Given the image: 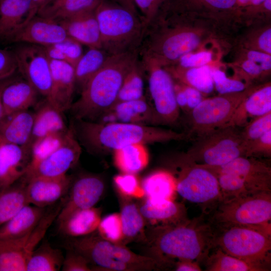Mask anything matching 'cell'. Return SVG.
Returning <instances> with one entry per match:
<instances>
[{
	"mask_svg": "<svg viewBox=\"0 0 271 271\" xmlns=\"http://www.w3.org/2000/svg\"><path fill=\"white\" fill-rule=\"evenodd\" d=\"M208 271H266L269 270L261 264L244 260L229 255L220 248L214 247L205 260Z\"/></svg>",
	"mask_w": 271,
	"mask_h": 271,
	"instance_id": "obj_40",
	"label": "cell"
},
{
	"mask_svg": "<svg viewBox=\"0 0 271 271\" xmlns=\"http://www.w3.org/2000/svg\"><path fill=\"white\" fill-rule=\"evenodd\" d=\"M144 72L142 61L139 56L124 78L116 102L135 100L145 97Z\"/></svg>",
	"mask_w": 271,
	"mask_h": 271,
	"instance_id": "obj_43",
	"label": "cell"
},
{
	"mask_svg": "<svg viewBox=\"0 0 271 271\" xmlns=\"http://www.w3.org/2000/svg\"><path fill=\"white\" fill-rule=\"evenodd\" d=\"M98 234L110 242L123 244V235L119 213H113L101 218L97 229Z\"/></svg>",
	"mask_w": 271,
	"mask_h": 271,
	"instance_id": "obj_47",
	"label": "cell"
},
{
	"mask_svg": "<svg viewBox=\"0 0 271 271\" xmlns=\"http://www.w3.org/2000/svg\"><path fill=\"white\" fill-rule=\"evenodd\" d=\"M228 51L222 47L217 46L200 49L182 56L172 66L188 68L205 65L217 66L223 55Z\"/></svg>",
	"mask_w": 271,
	"mask_h": 271,
	"instance_id": "obj_44",
	"label": "cell"
},
{
	"mask_svg": "<svg viewBox=\"0 0 271 271\" xmlns=\"http://www.w3.org/2000/svg\"><path fill=\"white\" fill-rule=\"evenodd\" d=\"M139 209L151 229L177 225L189 220L185 206L174 200L146 198Z\"/></svg>",
	"mask_w": 271,
	"mask_h": 271,
	"instance_id": "obj_20",
	"label": "cell"
},
{
	"mask_svg": "<svg viewBox=\"0 0 271 271\" xmlns=\"http://www.w3.org/2000/svg\"><path fill=\"white\" fill-rule=\"evenodd\" d=\"M149 244L152 255L163 268L173 265V260L204 262L214 247V231L202 216L177 225L151 229Z\"/></svg>",
	"mask_w": 271,
	"mask_h": 271,
	"instance_id": "obj_2",
	"label": "cell"
},
{
	"mask_svg": "<svg viewBox=\"0 0 271 271\" xmlns=\"http://www.w3.org/2000/svg\"><path fill=\"white\" fill-rule=\"evenodd\" d=\"M35 16L31 0H0V40L10 42Z\"/></svg>",
	"mask_w": 271,
	"mask_h": 271,
	"instance_id": "obj_25",
	"label": "cell"
},
{
	"mask_svg": "<svg viewBox=\"0 0 271 271\" xmlns=\"http://www.w3.org/2000/svg\"><path fill=\"white\" fill-rule=\"evenodd\" d=\"M52 88L46 98L62 112L69 110L76 88L74 68L62 61L50 60Z\"/></svg>",
	"mask_w": 271,
	"mask_h": 271,
	"instance_id": "obj_24",
	"label": "cell"
},
{
	"mask_svg": "<svg viewBox=\"0 0 271 271\" xmlns=\"http://www.w3.org/2000/svg\"><path fill=\"white\" fill-rule=\"evenodd\" d=\"M100 208L92 207L77 210L58 222V230L71 238L84 236L97 230L101 219Z\"/></svg>",
	"mask_w": 271,
	"mask_h": 271,
	"instance_id": "obj_28",
	"label": "cell"
},
{
	"mask_svg": "<svg viewBox=\"0 0 271 271\" xmlns=\"http://www.w3.org/2000/svg\"><path fill=\"white\" fill-rule=\"evenodd\" d=\"M170 0H133L140 18L147 27L165 18L168 14Z\"/></svg>",
	"mask_w": 271,
	"mask_h": 271,
	"instance_id": "obj_45",
	"label": "cell"
},
{
	"mask_svg": "<svg viewBox=\"0 0 271 271\" xmlns=\"http://www.w3.org/2000/svg\"><path fill=\"white\" fill-rule=\"evenodd\" d=\"M39 93L26 80L13 79L4 89L2 100L5 115L28 110L34 105Z\"/></svg>",
	"mask_w": 271,
	"mask_h": 271,
	"instance_id": "obj_29",
	"label": "cell"
},
{
	"mask_svg": "<svg viewBox=\"0 0 271 271\" xmlns=\"http://www.w3.org/2000/svg\"><path fill=\"white\" fill-rule=\"evenodd\" d=\"M213 79L214 88L219 94L241 92L251 86L236 77H227L225 72L217 66L213 68Z\"/></svg>",
	"mask_w": 271,
	"mask_h": 271,
	"instance_id": "obj_49",
	"label": "cell"
},
{
	"mask_svg": "<svg viewBox=\"0 0 271 271\" xmlns=\"http://www.w3.org/2000/svg\"><path fill=\"white\" fill-rule=\"evenodd\" d=\"M245 153L242 128L228 126L193 141L192 146L183 155L194 164L216 167L239 157H245Z\"/></svg>",
	"mask_w": 271,
	"mask_h": 271,
	"instance_id": "obj_10",
	"label": "cell"
},
{
	"mask_svg": "<svg viewBox=\"0 0 271 271\" xmlns=\"http://www.w3.org/2000/svg\"><path fill=\"white\" fill-rule=\"evenodd\" d=\"M270 156L271 129L249 143L246 147L245 153L246 157H270Z\"/></svg>",
	"mask_w": 271,
	"mask_h": 271,
	"instance_id": "obj_51",
	"label": "cell"
},
{
	"mask_svg": "<svg viewBox=\"0 0 271 271\" xmlns=\"http://www.w3.org/2000/svg\"><path fill=\"white\" fill-rule=\"evenodd\" d=\"M115 188L123 198H141L145 194L136 174L121 173L113 177Z\"/></svg>",
	"mask_w": 271,
	"mask_h": 271,
	"instance_id": "obj_48",
	"label": "cell"
},
{
	"mask_svg": "<svg viewBox=\"0 0 271 271\" xmlns=\"http://www.w3.org/2000/svg\"><path fill=\"white\" fill-rule=\"evenodd\" d=\"M18 70L29 83L45 98L52 88L50 60L43 46L29 44L13 51Z\"/></svg>",
	"mask_w": 271,
	"mask_h": 271,
	"instance_id": "obj_15",
	"label": "cell"
},
{
	"mask_svg": "<svg viewBox=\"0 0 271 271\" xmlns=\"http://www.w3.org/2000/svg\"><path fill=\"white\" fill-rule=\"evenodd\" d=\"M234 57L244 58L259 64L263 70L270 75L271 55L259 51L241 48H232Z\"/></svg>",
	"mask_w": 271,
	"mask_h": 271,
	"instance_id": "obj_53",
	"label": "cell"
},
{
	"mask_svg": "<svg viewBox=\"0 0 271 271\" xmlns=\"http://www.w3.org/2000/svg\"><path fill=\"white\" fill-rule=\"evenodd\" d=\"M146 198L154 200H174L177 193L176 181L171 171H155L141 182Z\"/></svg>",
	"mask_w": 271,
	"mask_h": 271,
	"instance_id": "obj_35",
	"label": "cell"
},
{
	"mask_svg": "<svg viewBox=\"0 0 271 271\" xmlns=\"http://www.w3.org/2000/svg\"><path fill=\"white\" fill-rule=\"evenodd\" d=\"M64 256L59 249L45 242L32 252L27 262L26 271H57L61 268Z\"/></svg>",
	"mask_w": 271,
	"mask_h": 271,
	"instance_id": "obj_42",
	"label": "cell"
},
{
	"mask_svg": "<svg viewBox=\"0 0 271 271\" xmlns=\"http://www.w3.org/2000/svg\"><path fill=\"white\" fill-rule=\"evenodd\" d=\"M236 37L232 48L259 51L271 55V22L244 27Z\"/></svg>",
	"mask_w": 271,
	"mask_h": 271,
	"instance_id": "obj_36",
	"label": "cell"
},
{
	"mask_svg": "<svg viewBox=\"0 0 271 271\" xmlns=\"http://www.w3.org/2000/svg\"><path fill=\"white\" fill-rule=\"evenodd\" d=\"M31 161V151L0 137V191L23 177Z\"/></svg>",
	"mask_w": 271,
	"mask_h": 271,
	"instance_id": "obj_23",
	"label": "cell"
},
{
	"mask_svg": "<svg viewBox=\"0 0 271 271\" xmlns=\"http://www.w3.org/2000/svg\"><path fill=\"white\" fill-rule=\"evenodd\" d=\"M34 112V121L30 147L32 143L47 134L64 132L68 130L63 116V112L56 108L47 98Z\"/></svg>",
	"mask_w": 271,
	"mask_h": 271,
	"instance_id": "obj_30",
	"label": "cell"
},
{
	"mask_svg": "<svg viewBox=\"0 0 271 271\" xmlns=\"http://www.w3.org/2000/svg\"><path fill=\"white\" fill-rule=\"evenodd\" d=\"M181 84L187 100L186 107L184 112L189 113L204 99L203 98L204 95L196 89Z\"/></svg>",
	"mask_w": 271,
	"mask_h": 271,
	"instance_id": "obj_56",
	"label": "cell"
},
{
	"mask_svg": "<svg viewBox=\"0 0 271 271\" xmlns=\"http://www.w3.org/2000/svg\"><path fill=\"white\" fill-rule=\"evenodd\" d=\"M29 233L18 238L0 239V271H26L25 249Z\"/></svg>",
	"mask_w": 271,
	"mask_h": 271,
	"instance_id": "obj_37",
	"label": "cell"
},
{
	"mask_svg": "<svg viewBox=\"0 0 271 271\" xmlns=\"http://www.w3.org/2000/svg\"><path fill=\"white\" fill-rule=\"evenodd\" d=\"M119 213L123 235V244L137 239L146 240L145 220L136 203L123 198Z\"/></svg>",
	"mask_w": 271,
	"mask_h": 271,
	"instance_id": "obj_39",
	"label": "cell"
},
{
	"mask_svg": "<svg viewBox=\"0 0 271 271\" xmlns=\"http://www.w3.org/2000/svg\"><path fill=\"white\" fill-rule=\"evenodd\" d=\"M48 0H31L32 11L34 16H36L39 9Z\"/></svg>",
	"mask_w": 271,
	"mask_h": 271,
	"instance_id": "obj_61",
	"label": "cell"
},
{
	"mask_svg": "<svg viewBox=\"0 0 271 271\" xmlns=\"http://www.w3.org/2000/svg\"><path fill=\"white\" fill-rule=\"evenodd\" d=\"M47 208L28 204L0 226V239H14L29 234L45 213Z\"/></svg>",
	"mask_w": 271,
	"mask_h": 271,
	"instance_id": "obj_31",
	"label": "cell"
},
{
	"mask_svg": "<svg viewBox=\"0 0 271 271\" xmlns=\"http://www.w3.org/2000/svg\"><path fill=\"white\" fill-rule=\"evenodd\" d=\"M240 13L242 11L258 6L265 0H237Z\"/></svg>",
	"mask_w": 271,
	"mask_h": 271,
	"instance_id": "obj_58",
	"label": "cell"
},
{
	"mask_svg": "<svg viewBox=\"0 0 271 271\" xmlns=\"http://www.w3.org/2000/svg\"><path fill=\"white\" fill-rule=\"evenodd\" d=\"M81 154V144L73 127H70L62 143L48 156L28 169L23 178L57 177L67 175V172L77 163Z\"/></svg>",
	"mask_w": 271,
	"mask_h": 271,
	"instance_id": "obj_16",
	"label": "cell"
},
{
	"mask_svg": "<svg viewBox=\"0 0 271 271\" xmlns=\"http://www.w3.org/2000/svg\"><path fill=\"white\" fill-rule=\"evenodd\" d=\"M176 191L180 196L201 207L207 214L222 200L216 175L206 167L194 164L183 155L175 163Z\"/></svg>",
	"mask_w": 271,
	"mask_h": 271,
	"instance_id": "obj_11",
	"label": "cell"
},
{
	"mask_svg": "<svg viewBox=\"0 0 271 271\" xmlns=\"http://www.w3.org/2000/svg\"><path fill=\"white\" fill-rule=\"evenodd\" d=\"M139 50L110 56L80 91L69 109L75 119L97 121L115 103L124 78Z\"/></svg>",
	"mask_w": 271,
	"mask_h": 271,
	"instance_id": "obj_4",
	"label": "cell"
},
{
	"mask_svg": "<svg viewBox=\"0 0 271 271\" xmlns=\"http://www.w3.org/2000/svg\"><path fill=\"white\" fill-rule=\"evenodd\" d=\"M118 5L121 6L132 13L138 15L139 14L134 6L133 0H111Z\"/></svg>",
	"mask_w": 271,
	"mask_h": 271,
	"instance_id": "obj_60",
	"label": "cell"
},
{
	"mask_svg": "<svg viewBox=\"0 0 271 271\" xmlns=\"http://www.w3.org/2000/svg\"><path fill=\"white\" fill-rule=\"evenodd\" d=\"M95 121L159 125L153 107L145 97L135 100L116 102Z\"/></svg>",
	"mask_w": 271,
	"mask_h": 271,
	"instance_id": "obj_22",
	"label": "cell"
},
{
	"mask_svg": "<svg viewBox=\"0 0 271 271\" xmlns=\"http://www.w3.org/2000/svg\"><path fill=\"white\" fill-rule=\"evenodd\" d=\"M61 269L63 271L92 270L90 264L86 258L72 249H70L64 257Z\"/></svg>",
	"mask_w": 271,
	"mask_h": 271,
	"instance_id": "obj_54",
	"label": "cell"
},
{
	"mask_svg": "<svg viewBox=\"0 0 271 271\" xmlns=\"http://www.w3.org/2000/svg\"><path fill=\"white\" fill-rule=\"evenodd\" d=\"M18 70L13 51L0 49V81L9 78Z\"/></svg>",
	"mask_w": 271,
	"mask_h": 271,
	"instance_id": "obj_55",
	"label": "cell"
},
{
	"mask_svg": "<svg viewBox=\"0 0 271 271\" xmlns=\"http://www.w3.org/2000/svg\"><path fill=\"white\" fill-rule=\"evenodd\" d=\"M105 189L103 179L99 176L85 174L72 178L66 199L56 218L57 222L73 212L94 207L102 196Z\"/></svg>",
	"mask_w": 271,
	"mask_h": 271,
	"instance_id": "obj_17",
	"label": "cell"
},
{
	"mask_svg": "<svg viewBox=\"0 0 271 271\" xmlns=\"http://www.w3.org/2000/svg\"><path fill=\"white\" fill-rule=\"evenodd\" d=\"M271 129V112L253 119L242 128L244 143L247 146Z\"/></svg>",
	"mask_w": 271,
	"mask_h": 271,
	"instance_id": "obj_50",
	"label": "cell"
},
{
	"mask_svg": "<svg viewBox=\"0 0 271 271\" xmlns=\"http://www.w3.org/2000/svg\"><path fill=\"white\" fill-rule=\"evenodd\" d=\"M62 52L65 61L75 67L83 53L82 44L68 37L63 41L54 44Z\"/></svg>",
	"mask_w": 271,
	"mask_h": 271,
	"instance_id": "obj_52",
	"label": "cell"
},
{
	"mask_svg": "<svg viewBox=\"0 0 271 271\" xmlns=\"http://www.w3.org/2000/svg\"><path fill=\"white\" fill-rule=\"evenodd\" d=\"M11 77L0 81V121L6 116L2 100V92L5 87L13 80Z\"/></svg>",
	"mask_w": 271,
	"mask_h": 271,
	"instance_id": "obj_59",
	"label": "cell"
},
{
	"mask_svg": "<svg viewBox=\"0 0 271 271\" xmlns=\"http://www.w3.org/2000/svg\"><path fill=\"white\" fill-rule=\"evenodd\" d=\"M234 39L205 20L168 13L147 28L139 48L140 57L166 67L183 55L221 43L232 47Z\"/></svg>",
	"mask_w": 271,
	"mask_h": 271,
	"instance_id": "obj_1",
	"label": "cell"
},
{
	"mask_svg": "<svg viewBox=\"0 0 271 271\" xmlns=\"http://www.w3.org/2000/svg\"><path fill=\"white\" fill-rule=\"evenodd\" d=\"M95 14L101 49L110 56L139 50L146 30L140 16L111 0H102Z\"/></svg>",
	"mask_w": 271,
	"mask_h": 271,
	"instance_id": "obj_5",
	"label": "cell"
},
{
	"mask_svg": "<svg viewBox=\"0 0 271 271\" xmlns=\"http://www.w3.org/2000/svg\"><path fill=\"white\" fill-rule=\"evenodd\" d=\"M76 120L73 126L80 144L97 154L112 152L133 144H154L187 140L186 133L155 125Z\"/></svg>",
	"mask_w": 271,
	"mask_h": 271,
	"instance_id": "obj_3",
	"label": "cell"
},
{
	"mask_svg": "<svg viewBox=\"0 0 271 271\" xmlns=\"http://www.w3.org/2000/svg\"><path fill=\"white\" fill-rule=\"evenodd\" d=\"M23 178L0 191V226L9 221L25 206L29 204Z\"/></svg>",
	"mask_w": 271,
	"mask_h": 271,
	"instance_id": "obj_38",
	"label": "cell"
},
{
	"mask_svg": "<svg viewBox=\"0 0 271 271\" xmlns=\"http://www.w3.org/2000/svg\"><path fill=\"white\" fill-rule=\"evenodd\" d=\"M34 116L29 109L6 115L0 121V137L30 150Z\"/></svg>",
	"mask_w": 271,
	"mask_h": 271,
	"instance_id": "obj_27",
	"label": "cell"
},
{
	"mask_svg": "<svg viewBox=\"0 0 271 271\" xmlns=\"http://www.w3.org/2000/svg\"><path fill=\"white\" fill-rule=\"evenodd\" d=\"M95 10L58 22L64 27L69 37L89 48H101L100 31Z\"/></svg>",
	"mask_w": 271,
	"mask_h": 271,
	"instance_id": "obj_26",
	"label": "cell"
},
{
	"mask_svg": "<svg viewBox=\"0 0 271 271\" xmlns=\"http://www.w3.org/2000/svg\"><path fill=\"white\" fill-rule=\"evenodd\" d=\"M203 166L216 175L222 200L271 191V168L256 158L242 156L220 166Z\"/></svg>",
	"mask_w": 271,
	"mask_h": 271,
	"instance_id": "obj_7",
	"label": "cell"
},
{
	"mask_svg": "<svg viewBox=\"0 0 271 271\" xmlns=\"http://www.w3.org/2000/svg\"><path fill=\"white\" fill-rule=\"evenodd\" d=\"M253 86L241 92L204 98L189 113L187 140L193 141L224 127Z\"/></svg>",
	"mask_w": 271,
	"mask_h": 271,
	"instance_id": "obj_12",
	"label": "cell"
},
{
	"mask_svg": "<svg viewBox=\"0 0 271 271\" xmlns=\"http://www.w3.org/2000/svg\"><path fill=\"white\" fill-rule=\"evenodd\" d=\"M168 13L205 20L234 38L242 29L237 0H170Z\"/></svg>",
	"mask_w": 271,
	"mask_h": 271,
	"instance_id": "obj_13",
	"label": "cell"
},
{
	"mask_svg": "<svg viewBox=\"0 0 271 271\" xmlns=\"http://www.w3.org/2000/svg\"><path fill=\"white\" fill-rule=\"evenodd\" d=\"M271 112L270 81L254 85L239 104L226 126L243 127L253 119Z\"/></svg>",
	"mask_w": 271,
	"mask_h": 271,
	"instance_id": "obj_21",
	"label": "cell"
},
{
	"mask_svg": "<svg viewBox=\"0 0 271 271\" xmlns=\"http://www.w3.org/2000/svg\"><path fill=\"white\" fill-rule=\"evenodd\" d=\"M24 180L26 181V192L29 203L47 208L67 195L72 178L65 175L57 177L33 176Z\"/></svg>",
	"mask_w": 271,
	"mask_h": 271,
	"instance_id": "obj_18",
	"label": "cell"
},
{
	"mask_svg": "<svg viewBox=\"0 0 271 271\" xmlns=\"http://www.w3.org/2000/svg\"><path fill=\"white\" fill-rule=\"evenodd\" d=\"M174 270L177 271H201L200 263L196 261L189 259H178L173 264Z\"/></svg>",
	"mask_w": 271,
	"mask_h": 271,
	"instance_id": "obj_57",
	"label": "cell"
},
{
	"mask_svg": "<svg viewBox=\"0 0 271 271\" xmlns=\"http://www.w3.org/2000/svg\"><path fill=\"white\" fill-rule=\"evenodd\" d=\"M140 59L148 74L152 105L159 125L175 124L180 117V109L176 101L173 78L165 67L151 59Z\"/></svg>",
	"mask_w": 271,
	"mask_h": 271,
	"instance_id": "obj_14",
	"label": "cell"
},
{
	"mask_svg": "<svg viewBox=\"0 0 271 271\" xmlns=\"http://www.w3.org/2000/svg\"><path fill=\"white\" fill-rule=\"evenodd\" d=\"M214 66L205 65L184 68L170 66L165 68L174 80L193 87L204 95L211 93L214 90L213 70Z\"/></svg>",
	"mask_w": 271,
	"mask_h": 271,
	"instance_id": "obj_33",
	"label": "cell"
},
{
	"mask_svg": "<svg viewBox=\"0 0 271 271\" xmlns=\"http://www.w3.org/2000/svg\"><path fill=\"white\" fill-rule=\"evenodd\" d=\"M212 227L214 247L270 269L271 229L239 225Z\"/></svg>",
	"mask_w": 271,
	"mask_h": 271,
	"instance_id": "obj_8",
	"label": "cell"
},
{
	"mask_svg": "<svg viewBox=\"0 0 271 271\" xmlns=\"http://www.w3.org/2000/svg\"><path fill=\"white\" fill-rule=\"evenodd\" d=\"M94 233L72 238L70 243L71 249L84 256L92 270L147 271L163 268L154 258L136 253L124 245L110 242Z\"/></svg>",
	"mask_w": 271,
	"mask_h": 271,
	"instance_id": "obj_6",
	"label": "cell"
},
{
	"mask_svg": "<svg viewBox=\"0 0 271 271\" xmlns=\"http://www.w3.org/2000/svg\"><path fill=\"white\" fill-rule=\"evenodd\" d=\"M68 37L65 29L59 22L36 15L10 42H25L46 47L60 43Z\"/></svg>",
	"mask_w": 271,
	"mask_h": 271,
	"instance_id": "obj_19",
	"label": "cell"
},
{
	"mask_svg": "<svg viewBox=\"0 0 271 271\" xmlns=\"http://www.w3.org/2000/svg\"><path fill=\"white\" fill-rule=\"evenodd\" d=\"M68 130L49 134L34 141L30 147L31 161L27 170L53 152L63 141Z\"/></svg>",
	"mask_w": 271,
	"mask_h": 271,
	"instance_id": "obj_46",
	"label": "cell"
},
{
	"mask_svg": "<svg viewBox=\"0 0 271 271\" xmlns=\"http://www.w3.org/2000/svg\"><path fill=\"white\" fill-rule=\"evenodd\" d=\"M113 163L121 173L137 174L148 166L150 155L146 145L133 144L114 150Z\"/></svg>",
	"mask_w": 271,
	"mask_h": 271,
	"instance_id": "obj_34",
	"label": "cell"
},
{
	"mask_svg": "<svg viewBox=\"0 0 271 271\" xmlns=\"http://www.w3.org/2000/svg\"><path fill=\"white\" fill-rule=\"evenodd\" d=\"M102 0H48L36 15L57 22L94 10Z\"/></svg>",
	"mask_w": 271,
	"mask_h": 271,
	"instance_id": "obj_32",
	"label": "cell"
},
{
	"mask_svg": "<svg viewBox=\"0 0 271 271\" xmlns=\"http://www.w3.org/2000/svg\"><path fill=\"white\" fill-rule=\"evenodd\" d=\"M214 227L239 225L270 229L271 191L220 201L208 214Z\"/></svg>",
	"mask_w": 271,
	"mask_h": 271,
	"instance_id": "obj_9",
	"label": "cell"
},
{
	"mask_svg": "<svg viewBox=\"0 0 271 271\" xmlns=\"http://www.w3.org/2000/svg\"><path fill=\"white\" fill-rule=\"evenodd\" d=\"M110 56L101 48H89L74 67L76 88L80 91Z\"/></svg>",
	"mask_w": 271,
	"mask_h": 271,
	"instance_id": "obj_41",
	"label": "cell"
}]
</instances>
